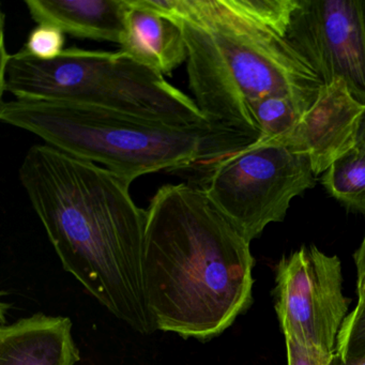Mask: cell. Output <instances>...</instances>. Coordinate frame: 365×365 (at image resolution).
I'll return each mask as SVG.
<instances>
[{
	"mask_svg": "<svg viewBox=\"0 0 365 365\" xmlns=\"http://www.w3.org/2000/svg\"><path fill=\"white\" fill-rule=\"evenodd\" d=\"M19 177L65 271L136 332L157 331L143 277L147 210L131 183L46 144L29 148Z\"/></svg>",
	"mask_w": 365,
	"mask_h": 365,
	"instance_id": "1",
	"label": "cell"
},
{
	"mask_svg": "<svg viewBox=\"0 0 365 365\" xmlns=\"http://www.w3.org/2000/svg\"><path fill=\"white\" fill-rule=\"evenodd\" d=\"M146 210L143 277L155 328L219 336L251 305V242L192 182L160 187Z\"/></svg>",
	"mask_w": 365,
	"mask_h": 365,
	"instance_id": "2",
	"label": "cell"
},
{
	"mask_svg": "<svg viewBox=\"0 0 365 365\" xmlns=\"http://www.w3.org/2000/svg\"><path fill=\"white\" fill-rule=\"evenodd\" d=\"M299 0H175L190 91L211 125L260 134L254 102L288 95L309 110L324 83L286 35Z\"/></svg>",
	"mask_w": 365,
	"mask_h": 365,
	"instance_id": "3",
	"label": "cell"
},
{
	"mask_svg": "<svg viewBox=\"0 0 365 365\" xmlns=\"http://www.w3.org/2000/svg\"><path fill=\"white\" fill-rule=\"evenodd\" d=\"M4 123L46 145L98 164L130 183L144 175L192 172L202 179L259 136L204 123L177 125L65 102L14 99L0 106Z\"/></svg>",
	"mask_w": 365,
	"mask_h": 365,
	"instance_id": "4",
	"label": "cell"
},
{
	"mask_svg": "<svg viewBox=\"0 0 365 365\" xmlns=\"http://www.w3.org/2000/svg\"><path fill=\"white\" fill-rule=\"evenodd\" d=\"M1 91L16 99L65 102L177 125L209 123L193 98L129 55L72 48L52 61L24 50L3 58Z\"/></svg>",
	"mask_w": 365,
	"mask_h": 365,
	"instance_id": "5",
	"label": "cell"
},
{
	"mask_svg": "<svg viewBox=\"0 0 365 365\" xmlns=\"http://www.w3.org/2000/svg\"><path fill=\"white\" fill-rule=\"evenodd\" d=\"M307 155L279 140L257 142L222 160L194 185L251 242L285 219L292 198L315 185Z\"/></svg>",
	"mask_w": 365,
	"mask_h": 365,
	"instance_id": "6",
	"label": "cell"
},
{
	"mask_svg": "<svg viewBox=\"0 0 365 365\" xmlns=\"http://www.w3.org/2000/svg\"><path fill=\"white\" fill-rule=\"evenodd\" d=\"M274 297L284 336L334 354L349 303L336 255L309 245L284 256L277 266Z\"/></svg>",
	"mask_w": 365,
	"mask_h": 365,
	"instance_id": "7",
	"label": "cell"
},
{
	"mask_svg": "<svg viewBox=\"0 0 365 365\" xmlns=\"http://www.w3.org/2000/svg\"><path fill=\"white\" fill-rule=\"evenodd\" d=\"M286 38L324 85L343 80L365 106L364 0H299Z\"/></svg>",
	"mask_w": 365,
	"mask_h": 365,
	"instance_id": "8",
	"label": "cell"
},
{
	"mask_svg": "<svg viewBox=\"0 0 365 365\" xmlns=\"http://www.w3.org/2000/svg\"><path fill=\"white\" fill-rule=\"evenodd\" d=\"M364 110V104L351 95L343 80L333 81L320 88L292 133L279 142L307 155L318 176L356 146Z\"/></svg>",
	"mask_w": 365,
	"mask_h": 365,
	"instance_id": "9",
	"label": "cell"
},
{
	"mask_svg": "<svg viewBox=\"0 0 365 365\" xmlns=\"http://www.w3.org/2000/svg\"><path fill=\"white\" fill-rule=\"evenodd\" d=\"M65 316L34 314L0 328V365H76L80 349Z\"/></svg>",
	"mask_w": 365,
	"mask_h": 365,
	"instance_id": "10",
	"label": "cell"
},
{
	"mask_svg": "<svg viewBox=\"0 0 365 365\" xmlns=\"http://www.w3.org/2000/svg\"><path fill=\"white\" fill-rule=\"evenodd\" d=\"M125 29L118 46L149 69L168 76L187 63L182 29L176 23L127 0Z\"/></svg>",
	"mask_w": 365,
	"mask_h": 365,
	"instance_id": "11",
	"label": "cell"
},
{
	"mask_svg": "<svg viewBox=\"0 0 365 365\" xmlns=\"http://www.w3.org/2000/svg\"><path fill=\"white\" fill-rule=\"evenodd\" d=\"M38 25H52L82 39L118 44L125 29L127 0H26Z\"/></svg>",
	"mask_w": 365,
	"mask_h": 365,
	"instance_id": "12",
	"label": "cell"
},
{
	"mask_svg": "<svg viewBox=\"0 0 365 365\" xmlns=\"http://www.w3.org/2000/svg\"><path fill=\"white\" fill-rule=\"evenodd\" d=\"M328 193L348 209L365 215V147L356 144L322 179Z\"/></svg>",
	"mask_w": 365,
	"mask_h": 365,
	"instance_id": "13",
	"label": "cell"
},
{
	"mask_svg": "<svg viewBox=\"0 0 365 365\" xmlns=\"http://www.w3.org/2000/svg\"><path fill=\"white\" fill-rule=\"evenodd\" d=\"M252 114L260 131V142L285 138L298 125L307 108L288 95H272L254 102Z\"/></svg>",
	"mask_w": 365,
	"mask_h": 365,
	"instance_id": "14",
	"label": "cell"
},
{
	"mask_svg": "<svg viewBox=\"0 0 365 365\" xmlns=\"http://www.w3.org/2000/svg\"><path fill=\"white\" fill-rule=\"evenodd\" d=\"M335 354L344 362L365 356V303L356 304L344 320Z\"/></svg>",
	"mask_w": 365,
	"mask_h": 365,
	"instance_id": "15",
	"label": "cell"
},
{
	"mask_svg": "<svg viewBox=\"0 0 365 365\" xmlns=\"http://www.w3.org/2000/svg\"><path fill=\"white\" fill-rule=\"evenodd\" d=\"M65 34L52 25H38L29 34L24 51L36 58L52 61L63 54Z\"/></svg>",
	"mask_w": 365,
	"mask_h": 365,
	"instance_id": "16",
	"label": "cell"
},
{
	"mask_svg": "<svg viewBox=\"0 0 365 365\" xmlns=\"http://www.w3.org/2000/svg\"><path fill=\"white\" fill-rule=\"evenodd\" d=\"M287 365H330L333 354L285 336Z\"/></svg>",
	"mask_w": 365,
	"mask_h": 365,
	"instance_id": "17",
	"label": "cell"
},
{
	"mask_svg": "<svg viewBox=\"0 0 365 365\" xmlns=\"http://www.w3.org/2000/svg\"><path fill=\"white\" fill-rule=\"evenodd\" d=\"M354 264L356 268V294L358 303H365V237L360 247L354 253Z\"/></svg>",
	"mask_w": 365,
	"mask_h": 365,
	"instance_id": "18",
	"label": "cell"
},
{
	"mask_svg": "<svg viewBox=\"0 0 365 365\" xmlns=\"http://www.w3.org/2000/svg\"><path fill=\"white\" fill-rule=\"evenodd\" d=\"M330 365H365V356L356 359V360L349 361V362H344V361H341L334 352V354H333Z\"/></svg>",
	"mask_w": 365,
	"mask_h": 365,
	"instance_id": "19",
	"label": "cell"
},
{
	"mask_svg": "<svg viewBox=\"0 0 365 365\" xmlns=\"http://www.w3.org/2000/svg\"><path fill=\"white\" fill-rule=\"evenodd\" d=\"M356 144L362 145L365 147V110L361 118L360 125H359L358 134H356Z\"/></svg>",
	"mask_w": 365,
	"mask_h": 365,
	"instance_id": "20",
	"label": "cell"
}]
</instances>
